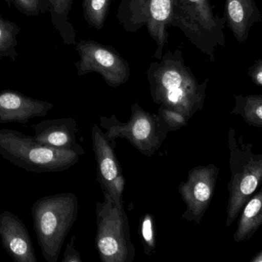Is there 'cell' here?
Masks as SVG:
<instances>
[{"mask_svg": "<svg viewBox=\"0 0 262 262\" xmlns=\"http://www.w3.org/2000/svg\"><path fill=\"white\" fill-rule=\"evenodd\" d=\"M146 74L156 104L177 111L189 120L203 109L209 78L199 83L180 49L165 52L160 62L150 63Z\"/></svg>", "mask_w": 262, "mask_h": 262, "instance_id": "6da1fadb", "label": "cell"}, {"mask_svg": "<svg viewBox=\"0 0 262 262\" xmlns=\"http://www.w3.org/2000/svg\"><path fill=\"white\" fill-rule=\"evenodd\" d=\"M33 227L41 255L47 262H57L63 244L76 221L77 195L72 192L38 198L31 209Z\"/></svg>", "mask_w": 262, "mask_h": 262, "instance_id": "7a4b0ae2", "label": "cell"}, {"mask_svg": "<svg viewBox=\"0 0 262 262\" xmlns=\"http://www.w3.org/2000/svg\"><path fill=\"white\" fill-rule=\"evenodd\" d=\"M231 176L226 207V226H232L243 207L262 185V152L255 153L253 145L237 135L233 127L227 134Z\"/></svg>", "mask_w": 262, "mask_h": 262, "instance_id": "3957f363", "label": "cell"}, {"mask_svg": "<svg viewBox=\"0 0 262 262\" xmlns=\"http://www.w3.org/2000/svg\"><path fill=\"white\" fill-rule=\"evenodd\" d=\"M0 155L12 164L34 173L68 170L79 161L81 154L41 144L31 135L0 129Z\"/></svg>", "mask_w": 262, "mask_h": 262, "instance_id": "277c9868", "label": "cell"}, {"mask_svg": "<svg viewBox=\"0 0 262 262\" xmlns=\"http://www.w3.org/2000/svg\"><path fill=\"white\" fill-rule=\"evenodd\" d=\"M226 24L225 17L213 12L209 0H173L170 26L179 28L212 63L215 48L226 46Z\"/></svg>", "mask_w": 262, "mask_h": 262, "instance_id": "5b68a950", "label": "cell"}, {"mask_svg": "<svg viewBox=\"0 0 262 262\" xmlns=\"http://www.w3.org/2000/svg\"><path fill=\"white\" fill-rule=\"evenodd\" d=\"M95 205L97 232L95 246L103 262H133L136 249L131 241L128 217L124 205L115 203L107 193Z\"/></svg>", "mask_w": 262, "mask_h": 262, "instance_id": "8992f818", "label": "cell"}, {"mask_svg": "<svg viewBox=\"0 0 262 262\" xmlns=\"http://www.w3.org/2000/svg\"><path fill=\"white\" fill-rule=\"evenodd\" d=\"M130 110V119L126 123L118 120L115 115H99L100 126L110 141L125 138L140 153L151 158L161 148L169 131L158 114L146 112L139 103H134Z\"/></svg>", "mask_w": 262, "mask_h": 262, "instance_id": "52a82bcc", "label": "cell"}, {"mask_svg": "<svg viewBox=\"0 0 262 262\" xmlns=\"http://www.w3.org/2000/svg\"><path fill=\"white\" fill-rule=\"evenodd\" d=\"M127 1L124 18L120 21L124 29L128 31L137 30L143 26L147 27L148 32L157 43V51L154 56L160 59L163 51L167 44V29L170 26L173 0H124Z\"/></svg>", "mask_w": 262, "mask_h": 262, "instance_id": "ba28073f", "label": "cell"}, {"mask_svg": "<svg viewBox=\"0 0 262 262\" xmlns=\"http://www.w3.org/2000/svg\"><path fill=\"white\" fill-rule=\"evenodd\" d=\"M76 49L80 59L75 63V67L79 76L97 72L110 87H119L130 78L128 62L114 48L92 40H81Z\"/></svg>", "mask_w": 262, "mask_h": 262, "instance_id": "9c48e42d", "label": "cell"}, {"mask_svg": "<svg viewBox=\"0 0 262 262\" xmlns=\"http://www.w3.org/2000/svg\"><path fill=\"white\" fill-rule=\"evenodd\" d=\"M220 172V168L214 164L197 166L189 171L186 181L179 186V192L186 207L181 216L183 219L201 223L213 198Z\"/></svg>", "mask_w": 262, "mask_h": 262, "instance_id": "30bf717a", "label": "cell"}, {"mask_svg": "<svg viewBox=\"0 0 262 262\" xmlns=\"http://www.w3.org/2000/svg\"><path fill=\"white\" fill-rule=\"evenodd\" d=\"M92 147L97 163V181L103 193H107L119 205H124L125 178L115 151L113 142L97 124L92 128Z\"/></svg>", "mask_w": 262, "mask_h": 262, "instance_id": "8fae6325", "label": "cell"}, {"mask_svg": "<svg viewBox=\"0 0 262 262\" xmlns=\"http://www.w3.org/2000/svg\"><path fill=\"white\" fill-rule=\"evenodd\" d=\"M0 238L3 249L14 261H38L26 225L18 215L9 211L0 214Z\"/></svg>", "mask_w": 262, "mask_h": 262, "instance_id": "7c38bea8", "label": "cell"}, {"mask_svg": "<svg viewBox=\"0 0 262 262\" xmlns=\"http://www.w3.org/2000/svg\"><path fill=\"white\" fill-rule=\"evenodd\" d=\"M54 105L14 90L0 92V124L26 125L31 118L47 116Z\"/></svg>", "mask_w": 262, "mask_h": 262, "instance_id": "4fadbf2b", "label": "cell"}, {"mask_svg": "<svg viewBox=\"0 0 262 262\" xmlns=\"http://www.w3.org/2000/svg\"><path fill=\"white\" fill-rule=\"evenodd\" d=\"M34 130V139L41 144L75 151L84 155V148L77 141L78 125L73 118L44 120L31 126Z\"/></svg>", "mask_w": 262, "mask_h": 262, "instance_id": "5bb4252c", "label": "cell"}, {"mask_svg": "<svg viewBox=\"0 0 262 262\" xmlns=\"http://www.w3.org/2000/svg\"><path fill=\"white\" fill-rule=\"evenodd\" d=\"M224 17L238 43H245L252 26L262 21L256 0H226Z\"/></svg>", "mask_w": 262, "mask_h": 262, "instance_id": "9a60e30c", "label": "cell"}, {"mask_svg": "<svg viewBox=\"0 0 262 262\" xmlns=\"http://www.w3.org/2000/svg\"><path fill=\"white\" fill-rule=\"evenodd\" d=\"M234 241H249L262 227V185L246 203L240 213Z\"/></svg>", "mask_w": 262, "mask_h": 262, "instance_id": "2e32d148", "label": "cell"}, {"mask_svg": "<svg viewBox=\"0 0 262 262\" xmlns=\"http://www.w3.org/2000/svg\"><path fill=\"white\" fill-rule=\"evenodd\" d=\"M52 21L66 45H77L76 32L69 22L73 0H47Z\"/></svg>", "mask_w": 262, "mask_h": 262, "instance_id": "e0dca14e", "label": "cell"}, {"mask_svg": "<svg viewBox=\"0 0 262 262\" xmlns=\"http://www.w3.org/2000/svg\"><path fill=\"white\" fill-rule=\"evenodd\" d=\"M231 113L239 115L249 126L262 130V95H236Z\"/></svg>", "mask_w": 262, "mask_h": 262, "instance_id": "ac0fdd59", "label": "cell"}, {"mask_svg": "<svg viewBox=\"0 0 262 262\" xmlns=\"http://www.w3.org/2000/svg\"><path fill=\"white\" fill-rule=\"evenodd\" d=\"M111 0H83L85 21L91 27L101 30L104 27L110 9Z\"/></svg>", "mask_w": 262, "mask_h": 262, "instance_id": "d6986e66", "label": "cell"}, {"mask_svg": "<svg viewBox=\"0 0 262 262\" xmlns=\"http://www.w3.org/2000/svg\"><path fill=\"white\" fill-rule=\"evenodd\" d=\"M18 28L16 25L0 17V58L9 57L15 59L17 57L15 47Z\"/></svg>", "mask_w": 262, "mask_h": 262, "instance_id": "ffe728a7", "label": "cell"}, {"mask_svg": "<svg viewBox=\"0 0 262 262\" xmlns=\"http://www.w3.org/2000/svg\"><path fill=\"white\" fill-rule=\"evenodd\" d=\"M140 235L143 252L148 256L155 252L157 247V226L152 214H145L140 220Z\"/></svg>", "mask_w": 262, "mask_h": 262, "instance_id": "44dd1931", "label": "cell"}, {"mask_svg": "<svg viewBox=\"0 0 262 262\" xmlns=\"http://www.w3.org/2000/svg\"><path fill=\"white\" fill-rule=\"evenodd\" d=\"M157 114L164 123L169 132H175L182 128L186 127L189 122V119L183 114L168 109L163 106H160Z\"/></svg>", "mask_w": 262, "mask_h": 262, "instance_id": "7402d4cb", "label": "cell"}, {"mask_svg": "<svg viewBox=\"0 0 262 262\" xmlns=\"http://www.w3.org/2000/svg\"><path fill=\"white\" fill-rule=\"evenodd\" d=\"M75 240L76 238L72 236L69 244L66 246L61 262H82L81 254L75 248Z\"/></svg>", "mask_w": 262, "mask_h": 262, "instance_id": "603a6c76", "label": "cell"}, {"mask_svg": "<svg viewBox=\"0 0 262 262\" xmlns=\"http://www.w3.org/2000/svg\"><path fill=\"white\" fill-rule=\"evenodd\" d=\"M17 6L28 15H38L41 7L40 0H15Z\"/></svg>", "mask_w": 262, "mask_h": 262, "instance_id": "cb8c5ba5", "label": "cell"}, {"mask_svg": "<svg viewBox=\"0 0 262 262\" xmlns=\"http://www.w3.org/2000/svg\"><path fill=\"white\" fill-rule=\"evenodd\" d=\"M248 75L252 83L262 86V58L254 62L248 70Z\"/></svg>", "mask_w": 262, "mask_h": 262, "instance_id": "d4e9b609", "label": "cell"}, {"mask_svg": "<svg viewBox=\"0 0 262 262\" xmlns=\"http://www.w3.org/2000/svg\"><path fill=\"white\" fill-rule=\"evenodd\" d=\"M250 262H262V250L258 252L253 258L250 260Z\"/></svg>", "mask_w": 262, "mask_h": 262, "instance_id": "484cf974", "label": "cell"}]
</instances>
